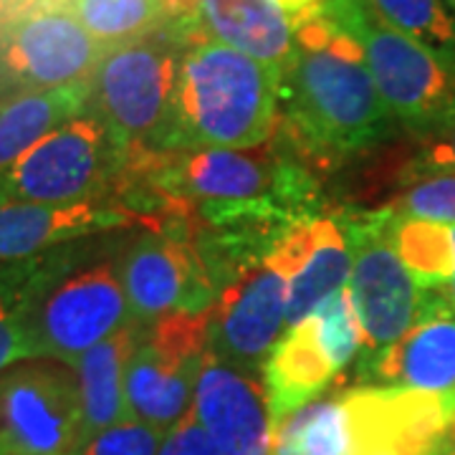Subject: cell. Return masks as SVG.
Instances as JSON below:
<instances>
[{"mask_svg": "<svg viewBox=\"0 0 455 455\" xmlns=\"http://www.w3.org/2000/svg\"><path fill=\"white\" fill-rule=\"evenodd\" d=\"M293 28V51L281 71L278 134L316 163H337L387 142L397 119L357 41L319 11Z\"/></svg>", "mask_w": 455, "mask_h": 455, "instance_id": "1", "label": "cell"}, {"mask_svg": "<svg viewBox=\"0 0 455 455\" xmlns=\"http://www.w3.org/2000/svg\"><path fill=\"white\" fill-rule=\"evenodd\" d=\"M281 68L211 38L185 16L178 89L160 152L253 149L278 127Z\"/></svg>", "mask_w": 455, "mask_h": 455, "instance_id": "2", "label": "cell"}, {"mask_svg": "<svg viewBox=\"0 0 455 455\" xmlns=\"http://www.w3.org/2000/svg\"><path fill=\"white\" fill-rule=\"evenodd\" d=\"M132 324L130 301L112 256L89 245H61L33 259L28 339L33 359L74 364Z\"/></svg>", "mask_w": 455, "mask_h": 455, "instance_id": "3", "label": "cell"}, {"mask_svg": "<svg viewBox=\"0 0 455 455\" xmlns=\"http://www.w3.org/2000/svg\"><path fill=\"white\" fill-rule=\"evenodd\" d=\"M185 46V16L157 31L104 51L89 79V104L119 145L160 152L170 127L180 53Z\"/></svg>", "mask_w": 455, "mask_h": 455, "instance_id": "4", "label": "cell"}, {"mask_svg": "<svg viewBox=\"0 0 455 455\" xmlns=\"http://www.w3.org/2000/svg\"><path fill=\"white\" fill-rule=\"evenodd\" d=\"M319 13L357 41L385 104L407 130L427 137L453 119L455 74L385 23L367 0H326Z\"/></svg>", "mask_w": 455, "mask_h": 455, "instance_id": "5", "label": "cell"}, {"mask_svg": "<svg viewBox=\"0 0 455 455\" xmlns=\"http://www.w3.org/2000/svg\"><path fill=\"white\" fill-rule=\"evenodd\" d=\"M124 167L127 147L119 145L109 127L86 109L46 134L0 175V205L68 208L109 203Z\"/></svg>", "mask_w": 455, "mask_h": 455, "instance_id": "6", "label": "cell"}, {"mask_svg": "<svg viewBox=\"0 0 455 455\" xmlns=\"http://www.w3.org/2000/svg\"><path fill=\"white\" fill-rule=\"evenodd\" d=\"M104 46L61 0H38L0 26V101L89 84Z\"/></svg>", "mask_w": 455, "mask_h": 455, "instance_id": "7", "label": "cell"}, {"mask_svg": "<svg viewBox=\"0 0 455 455\" xmlns=\"http://www.w3.org/2000/svg\"><path fill=\"white\" fill-rule=\"evenodd\" d=\"M211 311L172 314L147 326L124 377L130 418L167 435L193 410L203 359L211 349Z\"/></svg>", "mask_w": 455, "mask_h": 455, "instance_id": "8", "label": "cell"}, {"mask_svg": "<svg viewBox=\"0 0 455 455\" xmlns=\"http://www.w3.org/2000/svg\"><path fill=\"white\" fill-rule=\"evenodd\" d=\"M82 443L74 367L38 357L0 374V455H76Z\"/></svg>", "mask_w": 455, "mask_h": 455, "instance_id": "9", "label": "cell"}, {"mask_svg": "<svg viewBox=\"0 0 455 455\" xmlns=\"http://www.w3.org/2000/svg\"><path fill=\"white\" fill-rule=\"evenodd\" d=\"M339 223L355 253L349 291L362 324V359H367L405 334L423 309L427 291L415 283L392 245L390 205L341 218Z\"/></svg>", "mask_w": 455, "mask_h": 455, "instance_id": "10", "label": "cell"}, {"mask_svg": "<svg viewBox=\"0 0 455 455\" xmlns=\"http://www.w3.org/2000/svg\"><path fill=\"white\" fill-rule=\"evenodd\" d=\"M132 324L152 326L172 314H208L218 289L196 245L172 230H147L116 260Z\"/></svg>", "mask_w": 455, "mask_h": 455, "instance_id": "11", "label": "cell"}, {"mask_svg": "<svg viewBox=\"0 0 455 455\" xmlns=\"http://www.w3.org/2000/svg\"><path fill=\"white\" fill-rule=\"evenodd\" d=\"M341 400L352 455H430L451 443L455 397L359 385L341 392Z\"/></svg>", "mask_w": 455, "mask_h": 455, "instance_id": "12", "label": "cell"}, {"mask_svg": "<svg viewBox=\"0 0 455 455\" xmlns=\"http://www.w3.org/2000/svg\"><path fill=\"white\" fill-rule=\"evenodd\" d=\"M289 304V271L271 253L226 283L211 309V352L243 372L260 367L281 339Z\"/></svg>", "mask_w": 455, "mask_h": 455, "instance_id": "13", "label": "cell"}, {"mask_svg": "<svg viewBox=\"0 0 455 455\" xmlns=\"http://www.w3.org/2000/svg\"><path fill=\"white\" fill-rule=\"evenodd\" d=\"M364 387H400L455 397V309L427 291L412 326L385 352L359 362Z\"/></svg>", "mask_w": 455, "mask_h": 455, "instance_id": "14", "label": "cell"}, {"mask_svg": "<svg viewBox=\"0 0 455 455\" xmlns=\"http://www.w3.org/2000/svg\"><path fill=\"white\" fill-rule=\"evenodd\" d=\"M259 377L211 349L203 359L193 412L220 455H274V418Z\"/></svg>", "mask_w": 455, "mask_h": 455, "instance_id": "15", "label": "cell"}, {"mask_svg": "<svg viewBox=\"0 0 455 455\" xmlns=\"http://www.w3.org/2000/svg\"><path fill=\"white\" fill-rule=\"evenodd\" d=\"M127 226L140 223L112 203H84L68 208L5 203L0 205V266L23 263L51 248Z\"/></svg>", "mask_w": 455, "mask_h": 455, "instance_id": "16", "label": "cell"}, {"mask_svg": "<svg viewBox=\"0 0 455 455\" xmlns=\"http://www.w3.org/2000/svg\"><path fill=\"white\" fill-rule=\"evenodd\" d=\"M196 18L211 38L283 71L293 51V20L276 0H196Z\"/></svg>", "mask_w": 455, "mask_h": 455, "instance_id": "17", "label": "cell"}, {"mask_svg": "<svg viewBox=\"0 0 455 455\" xmlns=\"http://www.w3.org/2000/svg\"><path fill=\"white\" fill-rule=\"evenodd\" d=\"M337 374L339 370L322 349L309 319L286 329L260 367V382L268 397L274 425L319 400Z\"/></svg>", "mask_w": 455, "mask_h": 455, "instance_id": "18", "label": "cell"}, {"mask_svg": "<svg viewBox=\"0 0 455 455\" xmlns=\"http://www.w3.org/2000/svg\"><path fill=\"white\" fill-rule=\"evenodd\" d=\"M142 331L145 326H124L71 364L79 382L84 443L130 418L124 377L132 355L142 339Z\"/></svg>", "mask_w": 455, "mask_h": 455, "instance_id": "19", "label": "cell"}, {"mask_svg": "<svg viewBox=\"0 0 455 455\" xmlns=\"http://www.w3.org/2000/svg\"><path fill=\"white\" fill-rule=\"evenodd\" d=\"M355 268L347 230L334 218H316L307 226V248L289 278L286 329L301 324L331 293L344 289Z\"/></svg>", "mask_w": 455, "mask_h": 455, "instance_id": "20", "label": "cell"}, {"mask_svg": "<svg viewBox=\"0 0 455 455\" xmlns=\"http://www.w3.org/2000/svg\"><path fill=\"white\" fill-rule=\"evenodd\" d=\"M89 84L51 92H28L0 101V175L46 134L86 112Z\"/></svg>", "mask_w": 455, "mask_h": 455, "instance_id": "21", "label": "cell"}, {"mask_svg": "<svg viewBox=\"0 0 455 455\" xmlns=\"http://www.w3.org/2000/svg\"><path fill=\"white\" fill-rule=\"evenodd\" d=\"M390 238L410 276L423 291H445L451 286L455 274L453 228L392 211Z\"/></svg>", "mask_w": 455, "mask_h": 455, "instance_id": "22", "label": "cell"}, {"mask_svg": "<svg viewBox=\"0 0 455 455\" xmlns=\"http://www.w3.org/2000/svg\"><path fill=\"white\" fill-rule=\"evenodd\" d=\"M274 455H352L341 395L314 400L274 425Z\"/></svg>", "mask_w": 455, "mask_h": 455, "instance_id": "23", "label": "cell"}, {"mask_svg": "<svg viewBox=\"0 0 455 455\" xmlns=\"http://www.w3.org/2000/svg\"><path fill=\"white\" fill-rule=\"evenodd\" d=\"M86 31L104 49L119 46L170 23L175 13L172 0H64Z\"/></svg>", "mask_w": 455, "mask_h": 455, "instance_id": "24", "label": "cell"}, {"mask_svg": "<svg viewBox=\"0 0 455 455\" xmlns=\"http://www.w3.org/2000/svg\"><path fill=\"white\" fill-rule=\"evenodd\" d=\"M374 13L405 33L455 74V13L445 0H367Z\"/></svg>", "mask_w": 455, "mask_h": 455, "instance_id": "25", "label": "cell"}, {"mask_svg": "<svg viewBox=\"0 0 455 455\" xmlns=\"http://www.w3.org/2000/svg\"><path fill=\"white\" fill-rule=\"evenodd\" d=\"M33 259L0 266V374L11 364L33 359L28 339V296Z\"/></svg>", "mask_w": 455, "mask_h": 455, "instance_id": "26", "label": "cell"}, {"mask_svg": "<svg viewBox=\"0 0 455 455\" xmlns=\"http://www.w3.org/2000/svg\"><path fill=\"white\" fill-rule=\"evenodd\" d=\"M309 322L322 349L341 372L362 349V324H359L352 291L339 289L337 293H331L324 304L311 314Z\"/></svg>", "mask_w": 455, "mask_h": 455, "instance_id": "27", "label": "cell"}, {"mask_svg": "<svg viewBox=\"0 0 455 455\" xmlns=\"http://www.w3.org/2000/svg\"><path fill=\"white\" fill-rule=\"evenodd\" d=\"M390 208L407 218L455 228V172H427L410 178Z\"/></svg>", "mask_w": 455, "mask_h": 455, "instance_id": "28", "label": "cell"}, {"mask_svg": "<svg viewBox=\"0 0 455 455\" xmlns=\"http://www.w3.org/2000/svg\"><path fill=\"white\" fill-rule=\"evenodd\" d=\"M164 438L160 430L127 418L86 440L76 455H160Z\"/></svg>", "mask_w": 455, "mask_h": 455, "instance_id": "29", "label": "cell"}, {"mask_svg": "<svg viewBox=\"0 0 455 455\" xmlns=\"http://www.w3.org/2000/svg\"><path fill=\"white\" fill-rule=\"evenodd\" d=\"M427 172H455V116L423 137V149L407 167V180Z\"/></svg>", "mask_w": 455, "mask_h": 455, "instance_id": "30", "label": "cell"}, {"mask_svg": "<svg viewBox=\"0 0 455 455\" xmlns=\"http://www.w3.org/2000/svg\"><path fill=\"white\" fill-rule=\"evenodd\" d=\"M160 455H220L211 435L197 423L196 412L190 410L164 438Z\"/></svg>", "mask_w": 455, "mask_h": 455, "instance_id": "31", "label": "cell"}, {"mask_svg": "<svg viewBox=\"0 0 455 455\" xmlns=\"http://www.w3.org/2000/svg\"><path fill=\"white\" fill-rule=\"evenodd\" d=\"M326 0H276V5L286 13V16L291 18L293 23L296 20H301V18L311 16L314 11H319L322 5H324Z\"/></svg>", "mask_w": 455, "mask_h": 455, "instance_id": "32", "label": "cell"}, {"mask_svg": "<svg viewBox=\"0 0 455 455\" xmlns=\"http://www.w3.org/2000/svg\"><path fill=\"white\" fill-rule=\"evenodd\" d=\"M453 233H455V228H453ZM443 293H445V299L451 301V307L455 309V274H453V281H451V286H448Z\"/></svg>", "mask_w": 455, "mask_h": 455, "instance_id": "33", "label": "cell"}, {"mask_svg": "<svg viewBox=\"0 0 455 455\" xmlns=\"http://www.w3.org/2000/svg\"><path fill=\"white\" fill-rule=\"evenodd\" d=\"M448 445H451V443H448ZM448 445H445V448H443L440 453H430V455H448Z\"/></svg>", "mask_w": 455, "mask_h": 455, "instance_id": "34", "label": "cell"}, {"mask_svg": "<svg viewBox=\"0 0 455 455\" xmlns=\"http://www.w3.org/2000/svg\"><path fill=\"white\" fill-rule=\"evenodd\" d=\"M448 455H455V443H451V445H448Z\"/></svg>", "mask_w": 455, "mask_h": 455, "instance_id": "35", "label": "cell"}, {"mask_svg": "<svg viewBox=\"0 0 455 455\" xmlns=\"http://www.w3.org/2000/svg\"><path fill=\"white\" fill-rule=\"evenodd\" d=\"M445 3H448V5L453 8V13H455V0H445Z\"/></svg>", "mask_w": 455, "mask_h": 455, "instance_id": "36", "label": "cell"}, {"mask_svg": "<svg viewBox=\"0 0 455 455\" xmlns=\"http://www.w3.org/2000/svg\"><path fill=\"white\" fill-rule=\"evenodd\" d=\"M0 26H3V23H0Z\"/></svg>", "mask_w": 455, "mask_h": 455, "instance_id": "37", "label": "cell"}]
</instances>
